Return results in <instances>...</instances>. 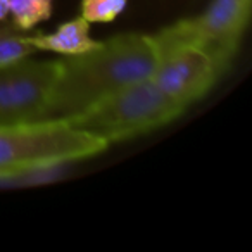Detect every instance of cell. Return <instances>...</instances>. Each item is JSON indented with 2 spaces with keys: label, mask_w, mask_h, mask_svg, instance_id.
<instances>
[{
  "label": "cell",
  "mask_w": 252,
  "mask_h": 252,
  "mask_svg": "<svg viewBox=\"0 0 252 252\" xmlns=\"http://www.w3.org/2000/svg\"><path fill=\"white\" fill-rule=\"evenodd\" d=\"M152 35L121 33L95 49L59 59L43 121H67L114 92L152 76L158 66Z\"/></svg>",
  "instance_id": "obj_1"
},
{
  "label": "cell",
  "mask_w": 252,
  "mask_h": 252,
  "mask_svg": "<svg viewBox=\"0 0 252 252\" xmlns=\"http://www.w3.org/2000/svg\"><path fill=\"white\" fill-rule=\"evenodd\" d=\"M183 111L185 107L147 78L114 92L66 123L109 145L158 130Z\"/></svg>",
  "instance_id": "obj_2"
},
{
  "label": "cell",
  "mask_w": 252,
  "mask_h": 252,
  "mask_svg": "<svg viewBox=\"0 0 252 252\" xmlns=\"http://www.w3.org/2000/svg\"><path fill=\"white\" fill-rule=\"evenodd\" d=\"M107 145L66 121H38L0 128V180L92 158Z\"/></svg>",
  "instance_id": "obj_3"
},
{
  "label": "cell",
  "mask_w": 252,
  "mask_h": 252,
  "mask_svg": "<svg viewBox=\"0 0 252 252\" xmlns=\"http://www.w3.org/2000/svg\"><path fill=\"white\" fill-rule=\"evenodd\" d=\"M251 0H213L197 18L182 19L152 35L158 47L190 43L211 57L220 76L226 73L249 21Z\"/></svg>",
  "instance_id": "obj_4"
},
{
  "label": "cell",
  "mask_w": 252,
  "mask_h": 252,
  "mask_svg": "<svg viewBox=\"0 0 252 252\" xmlns=\"http://www.w3.org/2000/svg\"><path fill=\"white\" fill-rule=\"evenodd\" d=\"M59 61L25 59L0 66V128L43 121Z\"/></svg>",
  "instance_id": "obj_5"
},
{
  "label": "cell",
  "mask_w": 252,
  "mask_h": 252,
  "mask_svg": "<svg viewBox=\"0 0 252 252\" xmlns=\"http://www.w3.org/2000/svg\"><path fill=\"white\" fill-rule=\"evenodd\" d=\"M158 66L151 78L182 107L204 97L220 78L211 57L197 45L158 47Z\"/></svg>",
  "instance_id": "obj_6"
},
{
  "label": "cell",
  "mask_w": 252,
  "mask_h": 252,
  "mask_svg": "<svg viewBox=\"0 0 252 252\" xmlns=\"http://www.w3.org/2000/svg\"><path fill=\"white\" fill-rule=\"evenodd\" d=\"M32 42L36 50H49L61 56H76L100 43L90 36V23L83 16L66 21L52 33H32Z\"/></svg>",
  "instance_id": "obj_7"
},
{
  "label": "cell",
  "mask_w": 252,
  "mask_h": 252,
  "mask_svg": "<svg viewBox=\"0 0 252 252\" xmlns=\"http://www.w3.org/2000/svg\"><path fill=\"white\" fill-rule=\"evenodd\" d=\"M35 52L32 33L18 28L9 18L0 21V66L21 61Z\"/></svg>",
  "instance_id": "obj_8"
},
{
  "label": "cell",
  "mask_w": 252,
  "mask_h": 252,
  "mask_svg": "<svg viewBox=\"0 0 252 252\" xmlns=\"http://www.w3.org/2000/svg\"><path fill=\"white\" fill-rule=\"evenodd\" d=\"M54 0H9V16L18 28L32 32L52 16Z\"/></svg>",
  "instance_id": "obj_9"
},
{
  "label": "cell",
  "mask_w": 252,
  "mask_h": 252,
  "mask_svg": "<svg viewBox=\"0 0 252 252\" xmlns=\"http://www.w3.org/2000/svg\"><path fill=\"white\" fill-rule=\"evenodd\" d=\"M128 0H81V16L88 23H111L125 11Z\"/></svg>",
  "instance_id": "obj_10"
},
{
  "label": "cell",
  "mask_w": 252,
  "mask_h": 252,
  "mask_svg": "<svg viewBox=\"0 0 252 252\" xmlns=\"http://www.w3.org/2000/svg\"><path fill=\"white\" fill-rule=\"evenodd\" d=\"M9 18V0H0V21Z\"/></svg>",
  "instance_id": "obj_11"
}]
</instances>
